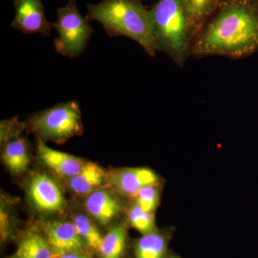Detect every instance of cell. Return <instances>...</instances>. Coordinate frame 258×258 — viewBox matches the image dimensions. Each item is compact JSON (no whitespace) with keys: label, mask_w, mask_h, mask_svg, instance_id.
Returning <instances> with one entry per match:
<instances>
[{"label":"cell","mask_w":258,"mask_h":258,"mask_svg":"<svg viewBox=\"0 0 258 258\" xmlns=\"http://www.w3.org/2000/svg\"><path fill=\"white\" fill-rule=\"evenodd\" d=\"M257 52V0H221L194 38L189 57L240 60Z\"/></svg>","instance_id":"obj_1"},{"label":"cell","mask_w":258,"mask_h":258,"mask_svg":"<svg viewBox=\"0 0 258 258\" xmlns=\"http://www.w3.org/2000/svg\"><path fill=\"white\" fill-rule=\"evenodd\" d=\"M86 8V18L101 23L108 36L128 37L148 55H156L150 11L142 0H103L98 4H88Z\"/></svg>","instance_id":"obj_2"},{"label":"cell","mask_w":258,"mask_h":258,"mask_svg":"<svg viewBox=\"0 0 258 258\" xmlns=\"http://www.w3.org/2000/svg\"><path fill=\"white\" fill-rule=\"evenodd\" d=\"M150 11L157 51L182 68L189 57L195 31L183 0H158Z\"/></svg>","instance_id":"obj_3"},{"label":"cell","mask_w":258,"mask_h":258,"mask_svg":"<svg viewBox=\"0 0 258 258\" xmlns=\"http://www.w3.org/2000/svg\"><path fill=\"white\" fill-rule=\"evenodd\" d=\"M29 126L41 140L63 143L82 134L81 113L78 102L60 103L38 112L29 120Z\"/></svg>","instance_id":"obj_4"},{"label":"cell","mask_w":258,"mask_h":258,"mask_svg":"<svg viewBox=\"0 0 258 258\" xmlns=\"http://www.w3.org/2000/svg\"><path fill=\"white\" fill-rule=\"evenodd\" d=\"M89 22L79 13L76 0H67V4L57 8V21L54 24L58 32L54 40L57 52L71 58L79 57L94 32Z\"/></svg>","instance_id":"obj_5"},{"label":"cell","mask_w":258,"mask_h":258,"mask_svg":"<svg viewBox=\"0 0 258 258\" xmlns=\"http://www.w3.org/2000/svg\"><path fill=\"white\" fill-rule=\"evenodd\" d=\"M106 181L117 192L132 198L146 186L161 184L160 176L147 167L115 169L107 174Z\"/></svg>","instance_id":"obj_6"},{"label":"cell","mask_w":258,"mask_h":258,"mask_svg":"<svg viewBox=\"0 0 258 258\" xmlns=\"http://www.w3.org/2000/svg\"><path fill=\"white\" fill-rule=\"evenodd\" d=\"M15 18L11 25L24 34L50 37L54 24L47 20L42 0H14Z\"/></svg>","instance_id":"obj_7"},{"label":"cell","mask_w":258,"mask_h":258,"mask_svg":"<svg viewBox=\"0 0 258 258\" xmlns=\"http://www.w3.org/2000/svg\"><path fill=\"white\" fill-rule=\"evenodd\" d=\"M29 200L37 211L56 213L66 207V201L57 183L45 174L32 176L28 186Z\"/></svg>","instance_id":"obj_8"},{"label":"cell","mask_w":258,"mask_h":258,"mask_svg":"<svg viewBox=\"0 0 258 258\" xmlns=\"http://www.w3.org/2000/svg\"><path fill=\"white\" fill-rule=\"evenodd\" d=\"M45 232L55 258H60L66 254L81 253L84 250L86 244L74 222L60 220L48 222Z\"/></svg>","instance_id":"obj_9"},{"label":"cell","mask_w":258,"mask_h":258,"mask_svg":"<svg viewBox=\"0 0 258 258\" xmlns=\"http://www.w3.org/2000/svg\"><path fill=\"white\" fill-rule=\"evenodd\" d=\"M86 210L97 222L107 225L121 212L123 205L114 193L98 189L88 195L85 203Z\"/></svg>","instance_id":"obj_10"},{"label":"cell","mask_w":258,"mask_h":258,"mask_svg":"<svg viewBox=\"0 0 258 258\" xmlns=\"http://www.w3.org/2000/svg\"><path fill=\"white\" fill-rule=\"evenodd\" d=\"M37 149L40 160L62 177L71 179L76 176L85 164L79 158L51 149L40 139L37 141Z\"/></svg>","instance_id":"obj_11"},{"label":"cell","mask_w":258,"mask_h":258,"mask_svg":"<svg viewBox=\"0 0 258 258\" xmlns=\"http://www.w3.org/2000/svg\"><path fill=\"white\" fill-rule=\"evenodd\" d=\"M171 235L155 232L142 235L134 244L136 258H168Z\"/></svg>","instance_id":"obj_12"},{"label":"cell","mask_w":258,"mask_h":258,"mask_svg":"<svg viewBox=\"0 0 258 258\" xmlns=\"http://www.w3.org/2000/svg\"><path fill=\"white\" fill-rule=\"evenodd\" d=\"M104 171L92 162H85L79 174L69 179V186L79 195H90L98 189L106 179Z\"/></svg>","instance_id":"obj_13"},{"label":"cell","mask_w":258,"mask_h":258,"mask_svg":"<svg viewBox=\"0 0 258 258\" xmlns=\"http://www.w3.org/2000/svg\"><path fill=\"white\" fill-rule=\"evenodd\" d=\"M3 159L7 167L15 174H20L26 170L30 163V153L26 139L18 137L5 144Z\"/></svg>","instance_id":"obj_14"},{"label":"cell","mask_w":258,"mask_h":258,"mask_svg":"<svg viewBox=\"0 0 258 258\" xmlns=\"http://www.w3.org/2000/svg\"><path fill=\"white\" fill-rule=\"evenodd\" d=\"M183 2L196 36L216 10L221 0H183Z\"/></svg>","instance_id":"obj_15"},{"label":"cell","mask_w":258,"mask_h":258,"mask_svg":"<svg viewBox=\"0 0 258 258\" xmlns=\"http://www.w3.org/2000/svg\"><path fill=\"white\" fill-rule=\"evenodd\" d=\"M18 258H55L47 239L31 232L25 236L19 244Z\"/></svg>","instance_id":"obj_16"},{"label":"cell","mask_w":258,"mask_h":258,"mask_svg":"<svg viewBox=\"0 0 258 258\" xmlns=\"http://www.w3.org/2000/svg\"><path fill=\"white\" fill-rule=\"evenodd\" d=\"M127 245V232L122 225H115L103 237L100 248L101 258H122Z\"/></svg>","instance_id":"obj_17"},{"label":"cell","mask_w":258,"mask_h":258,"mask_svg":"<svg viewBox=\"0 0 258 258\" xmlns=\"http://www.w3.org/2000/svg\"><path fill=\"white\" fill-rule=\"evenodd\" d=\"M74 224L86 245L99 252L103 237L92 221L81 214L74 217Z\"/></svg>","instance_id":"obj_18"},{"label":"cell","mask_w":258,"mask_h":258,"mask_svg":"<svg viewBox=\"0 0 258 258\" xmlns=\"http://www.w3.org/2000/svg\"><path fill=\"white\" fill-rule=\"evenodd\" d=\"M128 220L130 225L142 235L157 231L154 213L144 211L134 203L128 211Z\"/></svg>","instance_id":"obj_19"},{"label":"cell","mask_w":258,"mask_h":258,"mask_svg":"<svg viewBox=\"0 0 258 258\" xmlns=\"http://www.w3.org/2000/svg\"><path fill=\"white\" fill-rule=\"evenodd\" d=\"M160 186H148L136 195L135 203L144 211L154 213L160 202Z\"/></svg>","instance_id":"obj_20"},{"label":"cell","mask_w":258,"mask_h":258,"mask_svg":"<svg viewBox=\"0 0 258 258\" xmlns=\"http://www.w3.org/2000/svg\"><path fill=\"white\" fill-rule=\"evenodd\" d=\"M25 126L26 125L19 121L17 118L3 120L1 122V143L5 144L20 137Z\"/></svg>","instance_id":"obj_21"},{"label":"cell","mask_w":258,"mask_h":258,"mask_svg":"<svg viewBox=\"0 0 258 258\" xmlns=\"http://www.w3.org/2000/svg\"><path fill=\"white\" fill-rule=\"evenodd\" d=\"M9 233V216L3 207L1 208V235L5 239Z\"/></svg>","instance_id":"obj_22"},{"label":"cell","mask_w":258,"mask_h":258,"mask_svg":"<svg viewBox=\"0 0 258 258\" xmlns=\"http://www.w3.org/2000/svg\"><path fill=\"white\" fill-rule=\"evenodd\" d=\"M60 258H90L87 255L81 253H69L64 254Z\"/></svg>","instance_id":"obj_23"},{"label":"cell","mask_w":258,"mask_h":258,"mask_svg":"<svg viewBox=\"0 0 258 258\" xmlns=\"http://www.w3.org/2000/svg\"><path fill=\"white\" fill-rule=\"evenodd\" d=\"M168 258H182V257H180V256L178 255L177 254L172 253V252H171V253H169V257H168Z\"/></svg>","instance_id":"obj_24"},{"label":"cell","mask_w":258,"mask_h":258,"mask_svg":"<svg viewBox=\"0 0 258 258\" xmlns=\"http://www.w3.org/2000/svg\"><path fill=\"white\" fill-rule=\"evenodd\" d=\"M9 258H18V257H17V256H14V257H11Z\"/></svg>","instance_id":"obj_25"},{"label":"cell","mask_w":258,"mask_h":258,"mask_svg":"<svg viewBox=\"0 0 258 258\" xmlns=\"http://www.w3.org/2000/svg\"><path fill=\"white\" fill-rule=\"evenodd\" d=\"M257 2H258V0H257Z\"/></svg>","instance_id":"obj_26"}]
</instances>
